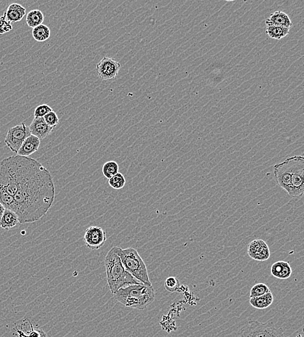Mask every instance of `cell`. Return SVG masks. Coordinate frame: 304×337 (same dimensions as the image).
Listing matches in <instances>:
<instances>
[{"mask_svg": "<svg viewBox=\"0 0 304 337\" xmlns=\"http://www.w3.org/2000/svg\"><path fill=\"white\" fill-rule=\"evenodd\" d=\"M40 145V140L36 136L30 135L25 140L19 149L17 155L21 157H29L38 150Z\"/></svg>", "mask_w": 304, "mask_h": 337, "instance_id": "obj_13", "label": "cell"}, {"mask_svg": "<svg viewBox=\"0 0 304 337\" xmlns=\"http://www.w3.org/2000/svg\"></svg>", "mask_w": 304, "mask_h": 337, "instance_id": "obj_31", "label": "cell"}, {"mask_svg": "<svg viewBox=\"0 0 304 337\" xmlns=\"http://www.w3.org/2000/svg\"><path fill=\"white\" fill-rule=\"evenodd\" d=\"M5 208L4 206L0 203V220H1L2 216H3V213L5 212Z\"/></svg>", "mask_w": 304, "mask_h": 337, "instance_id": "obj_30", "label": "cell"}, {"mask_svg": "<svg viewBox=\"0 0 304 337\" xmlns=\"http://www.w3.org/2000/svg\"><path fill=\"white\" fill-rule=\"evenodd\" d=\"M113 297L127 308L144 309L155 300V290L143 283L128 285L119 289Z\"/></svg>", "mask_w": 304, "mask_h": 337, "instance_id": "obj_4", "label": "cell"}, {"mask_svg": "<svg viewBox=\"0 0 304 337\" xmlns=\"http://www.w3.org/2000/svg\"><path fill=\"white\" fill-rule=\"evenodd\" d=\"M115 249L124 268L129 274L143 284L152 285L146 264L136 249H122L118 247H115Z\"/></svg>", "mask_w": 304, "mask_h": 337, "instance_id": "obj_5", "label": "cell"}, {"mask_svg": "<svg viewBox=\"0 0 304 337\" xmlns=\"http://www.w3.org/2000/svg\"><path fill=\"white\" fill-rule=\"evenodd\" d=\"M43 118H44L47 124L50 126V127L53 128V129L56 127L59 123V117H58L56 112L53 110L46 114Z\"/></svg>", "mask_w": 304, "mask_h": 337, "instance_id": "obj_27", "label": "cell"}, {"mask_svg": "<svg viewBox=\"0 0 304 337\" xmlns=\"http://www.w3.org/2000/svg\"><path fill=\"white\" fill-rule=\"evenodd\" d=\"M31 135L36 136L38 139L43 140L50 135L53 128L50 127L43 117H35L29 127Z\"/></svg>", "mask_w": 304, "mask_h": 337, "instance_id": "obj_12", "label": "cell"}, {"mask_svg": "<svg viewBox=\"0 0 304 337\" xmlns=\"http://www.w3.org/2000/svg\"><path fill=\"white\" fill-rule=\"evenodd\" d=\"M120 67L114 59L104 57L96 65V71L102 81H110L116 78Z\"/></svg>", "mask_w": 304, "mask_h": 337, "instance_id": "obj_9", "label": "cell"}, {"mask_svg": "<svg viewBox=\"0 0 304 337\" xmlns=\"http://www.w3.org/2000/svg\"><path fill=\"white\" fill-rule=\"evenodd\" d=\"M108 184L112 188L116 189V190L123 189L126 184L125 176H123V174L118 172L112 178L109 179Z\"/></svg>", "mask_w": 304, "mask_h": 337, "instance_id": "obj_24", "label": "cell"}, {"mask_svg": "<svg viewBox=\"0 0 304 337\" xmlns=\"http://www.w3.org/2000/svg\"><path fill=\"white\" fill-rule=\"evenodd\" d=\"M165 289L170 293H175L179 291L180 281L175 277H169L164 283Z\"/></svg>", "mask_w": 304, "mask_h": 337, "instance_id": "obj_26", "label": "cell"}, {"mask_svg": "<svg viewBox=\"0 0 304 337\" xmlns=\"http://www.w3.org/2000/svg\"><path fill=\"white\" fill-rule=\"evenodd\" d=\"M32 35L36 41L44 42L50 37V29L47 25L41 24L33 29Z\"/></svg>", "mask_w": 304, "mask_h": 337, "instance_id": "obj_20", "label": "cell"}, {"mask_svg": "<svg viewBox=\"0 0 304 337\" xmlns=\"http://www.w3.org/2000/svg\"><path fill=\"white\" fill-rule=\"evenodd\" d=\"M270 289L265 283H258L251 288L250 292V298L258 297L269 293Z\"/></svg>", "mask_w": 304, "mask_h": 337, "instance_id": "obj_25", "label": "cell"}, {"mask_svg": "<svg viewBox=\"0 0 304 337\" xmlns=\"http://www.w3.org/2000/svg\"><path fill=\"white\" fill-rule=\"evenodd\" d=\"M274 301L273 294L271 292L264 294V295L258 296V297L250 298V304L253 308L258 309H265L268 308L271 306Z\"/></svg>", "mask_w": 304, "mask_h": 337, "instance_id": "obj_17", "label": "cell"}, {"mask_svg": "<svg viewBox=\"0 0 304 337\" xmlns=\"http://www.w3.org/2000/svg\"><path fill=\"white\" fill-rule=\"evenodd\" d=\"M289 159L291 164V188L288 194L292 198H301L304 193V158L303 156H294Z\"/></svg>", "mask_w": 304, "mask_h": 337, "instance_id": "obj_7", "label": "cell"}, {"mask_svg": "<svg viewBox=\"0 0 304 337\" xmlns=\"http://www.w3.org/2000/svg\"><path fill=\"white\" fill-rule=\"evenodd\" d=\"M29 157L12 156L0 162V187L13 196L26 168Z\"/></svg>", "mask_w": 304, "mask_h": 337, "instance_id": "obj_3", "label": "cell"}, {"mask_svg": "<svg viewBox=\"0 0 304 337\" xmlns=\"http://www.w3.org/2000/svg\"><path fill=\"white\" fill-rule=\"evenodd\" d=\"M271 271V274L275 278L286 279L290 278L292 274V268L288 262L279 261L273 264Z\"/></svg>", "mask_w": 304, "mask_h": 337, "instance_id": "obj_16", "label": "cell"}, {"mask_svg": "<svg viewBox=\"0 0 304 337\" xmlns=\"http://www.w3.org/2000/svg\"><path fill=\"white\" fill-rule=\"evenodd\" d=\"M290 28L279 26H267L266 33L273 39L280 40L286 37L290 33Z\"/></svg>", "mask_w": 304, "mask_h": 337, "instance_id": "obj_21", "label": "cell"}, {"mask_svg": "<svg viewBox=\"0 0 304 337\" xmlns=\"http://www.w3.org/2000/svg\"><path fill=\"white\" fill-rule=\"evenodd\" d=\"M19 223L18 216L13 211L5 209L1 220L0 227L5 230H10Z\"/></svg>", "mask_w": 304, "mask_h": 337, "instance_id": "obj_18", "label": "cell"}, {"mask_svg": "<svg viewBox=\"0 0 304 337\" xmlns=\"http://www.w3.org/2000/svg\"><path fill=\"white\" fill-rule=\"evenodd\" d=\"M44 16L41 10L35 9L28 12L26 16V23L31 28H35L38 25L43 24Z\"/></svg>", "mask_w": 304, "mask_h": 337, "instance_id": "obj_19", "label": "cell"}, {"mask_svg": "<svg viewBox=\"0 0 304 337\" xmlns=\"http://www.w3.org/2000/svg\"><path fill=\"white\" fill-rule=\"evenodd\" d=\"M0 203L5 209L13 211L14 212L15 205L13 196L10 195L1 187H0Z\"/></svg>", "mask_w": 304, "mask_h": 337, "instance_id": "obj_22", "label": "cell"}, {"mask_svg": "<svg viewBox=\"0 0 304 337\" xmlns=\"http://www.w3.org/2000/svg\"><path fill=\"white\" fill-rule=\"evenodd\" d=\"M107 282L111 293H116L121 288L128 285L141 284L140 281L129 274L124 268L115 247L108 251L104 259Z\"/></svg>", "mask_w": 304, "mask_h": 337, "instance_id": "obj_2", "label": "cell"}, {"mask_svg": "<svg viewBox=\"0 0 304 337\" xmlns=\"http://www.w3.org/2000/svg\"><path fill=\"white\" fill-rule=\"evenodd\" d=\"M86 246L92 251L99 250L106 242V232L102 228L92 226L86 230L84 238Z\"/></svg>", "mask_w": 304, "mask_h": 337, "instance_id": "obj_10", "label": "cell"}, {"mask_svg": "<svg viewBox=\"0 0 304 337\" xmlns=\"http://www.w3.org/2000/svg\"><path fill=\"white\" fill-rule=\"evenodd\" d=\"M51 111H53L52 108L48 104H41L35 108L34 115H35V117H44Z\"/></svg>", "mask_w": 304, "mask_h": 337, "instance_id": "obj_28", "label": "cell"}, {"mask_svg": "<svg viewBox=\"0 0 304 337\" xmlns=\"http://www.w3.org/2000/svg\"><path fill=\"white\" fill-rule=\"evenodd\" d=\"M55 187L50 172L32 159L14 195V212L19 223H33L41 219L52 207Z\"/></svg>", "mask_w": 304, "mask_h": 337, "instance_id": "obj_1", "label": "cell"}, {"mask_svg": "<svg viewBox=\"0 0 304 337\" xmlns=\"http://www.w3.org/2000/svg\"><path fill=\"white\" fill-rule=\"evenodd\" d=\"M12 26L11 23L8 22L5 17H0V35H3L11 31Z\"/></svg>", "mask_w": 304, "mask_h": 337, "instance_id": "obj_29", "label": "cell"}, {"mask_svg": "<svg viewBox=\"0 0 304 337\" xmlns=\"http://www.w3.org/2000/svg\"><path fill=\"white\" fill-rule=\"evenodd\" d=\"M26 10L18 3H12L8 6L3 16L10 23L20 22L25 16Z\"/></svg>", "mask_w": 304, "mask_h": 337, "instance_id": "obj_15", "label": "cell"}, {"mask_svg": "<svg viewBox=\"0 0 304 337\" xmlns=\"http://www.w3.org/2000/svg\"><path fill=\"white\" fill-rule=\"evenodd\" d=\"M247 253L248 255L256 261H266L271 256L268 245L262 240H255L250 242Z\"/></svg>", "mask_w": 304, "mask_h": 337, "instance_id": "obj_11", "label": "cell"}, {"mask_svg": "<svg viewBox=\"0 0 304 337\" xmlns=\"http://www.w3.org/2000/svg\"><path fill=\"white\" fill-rule=\"evenodd\" d=\"M102 174L106 179H110L119 172V165L115 161L106 162L102 166Z\"/></svg>", "mask_w": 304, "mask_h": 337, "instance_id": "obj_23", "label": "cell"}, {"mask_svg": "<svg viewBox=\"0 0 304 337\" xmlns=\"http://www.w3.org/2000/svg\"><path fill=\"white\" fill-rule=\"evenodd\" d=\"M265 23H266L267 26L274 25V26L287 27V28L290 29L292 26V22H291L290 16L285 12L280 11V10H277V11L271 14L269 18L267 19Z\"/></svg>", "mask_w": 304, "mask_h": 337, "instance_id": "obj_14", "label": "cell"}, {"mask_svg": "<svg viewBox=\"0 0 304 337\" xmlns=\"http://www.w3.org/2000/svg\"><path fill=\"white\" fill-rule=\"evenodd\" d=\"M30 135L31 132L29 127L25 123H22L15 126L10 128L7 132L5 139L6 146L12 152L17 153L23 142Z\"/></svg>", "mask_w": 304, "mask_h": 337, "instance_id": "obj_8", "label": "cell"}, {"mask_svg": "<svg viewBox=\"0 0 304 337\" xmlns=\"http://www.w3.org/2000/svg\"><path fill=\"white\" fill-rule=\"evenodd\" d=\"M234 337H286L282 328L272 322L260 323L249 321L237 332Z\"/></svg>", "mask_w": 304, "mask_h": 337, "instance_id": "obj_6", "label": "cell"}]
</instances>
